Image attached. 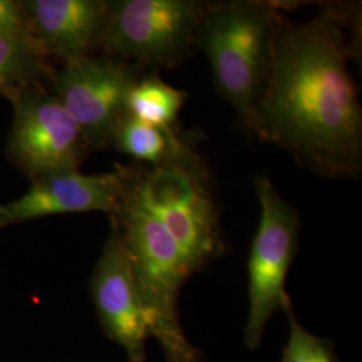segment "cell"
<instances>
[{"mask_svg":"<svg viewBox=\"0 0 362 362\" xmlns=\"http://www.w3.org/2000/svg\"><path fill=\"white\" fill-rule=\"evenodd\" d=\"M127 189L164 226L194 274L224 255L219 209L206 163L129 169Z\"/></svg>","mask_w":362,"mask_h":362,"instance_id":"cell-4","label":"cell"},{"mask_svg":"<svg viewBox=\"0 0 362 362\" xmlns=\"http://www.w3.org/2000/svg\"><path fill=\"white\" fill-rule=\"evenodd\" d=\"M112 220V230L91 272V299L105 336L125 351L128 361L145 362L148 317L124 238Z\"/></svg>","mask_w":362,"mask_h":362,"instance_id":"cell-8","label":"cell"},{"mask_svg":"<svg viewBox=\"0 0 362 362\" xmlns=\"http://www.w3.org/2000/svg\"><path fill=\"white\" fill-rule=\"evenodd\" d=\"M254 187L260 218L247 262L248 317L245 342L250 350L258 349L270 318L291 300L286 291V278L297 255L300 230L297 209L282 199L267 176H257Z\"/></svg>","mask_w":362,"mask_h":362,"instance_id":"cell-5","label":"cell"},{"mask_svg":"<svg viewBox=\"0 0 362 362\" xmlns=\"http://www.w3.org/2000/svg\"><path fill=\"white\" fill-rule=\"evenodd\" d=\"M85 146L77 125L55 95L35 93L16 100L10 152L31 176L77 170Z\"/></svg>","mask_w":362,"mask_h":362,"instance_id":"cell-9","label":"cell"},{"mask_svg":"<svg viewBox=\"0 0 362 362\" xmlns=\"http://www.w3.org/2000/svg\"><path fill=\"white\" fill-rule=\"evenodd\" d=\"M344 26L332 8L302 23L279 13L251 130L326 179H358L362 170L361 105Z\"/></svg>","mask_w":362,"mask_h":362,"instance_id":"cell-1","label":"cell"},{"mask_svg":"<svg viewBox=\"0 0 362 362\" xmlns=\"http://www.w3.org/2000/svg\"><path fill=\"white\" fill-rule=\"evenodd\" d=\"M112 218L129 254L148 317L149 336L158 342L164 362H208L181 326L180 290L194 272L180 248L164 226L127 188Z\"/></svg>","mask_w":362,"mask_h":362,"instance_id":"cell-3","label":"cell"},{"mask_svg":"<svg viewBox=\"0 0 362 362\" xmlns=\"http://www.w3.org/2000/svg\"><path fill=\"white\" fill-rule=\"evenodd\" d=\"M284 311L288 318L290 330L281 362H341L330 339L314 336L300 325L291 300Z\"/></svg>","mask_w":362,"mask_h":362,"instance_id":"cell-14","label":"cell"},{"mask_svg":"<svg viewBox=\"0 0 362 362\" xmlns=\"http://www.w3.org/2000/svg\"><path fill=\"white\" fill-rule=\"evenodd\" d=\"M134 71L107 58L79 57L66 61L55 78V97L74 121L86 145H112Z\"/></svg>","mask_w":362,"mask_h":362,"instance_id":"cell-7","label":"cell"},{"mask_svg":"<svg viewBox=\"0 0 362 362\" xmlns=\"http://www.w3.org/2000/svg\"><path fill=\"white\" fill-rule=\"evenodd\" d=\"M279 6L272 1L233 0L207 4L194 47L207 57L216 91L251 133L264 86Z\"/></svg>","mask_w":362,"mask_h":362,"instance_id":"cell-2","label":"cell"},{"mask_svg":"<svg viewBox=\"0 0 362 362\" xmlns=\"http://www.w3.org/2000/svg\"><path fill=\"white\" fill-rule=\"evenodd\" d=\"M26 13L22 4L11 0H0V35L27 37Z\"/></svg>","mask_w":362,"mask_h":362,"instance_id":"cell-16","label":"cell"},{"mask_svg":"<svg viewBox=\"0 0 362 362\" xmlns=\"http://www.w3.org/2000/svg\"><path fill=\"white\" fill-rule=\"evenodd\" d=\"M37 54L31 39L0 35V91L10 90L37 70Z\"/></svg>","mask_w":362,"mask_h":362,"instance_id":"cell-15","label":"cell"},{"mask_svg":"<svg viewBox=\"0 0 362 362\" xmlns=\"http://www.w3.org/2000/svg\"><path fill=\"white\" fill-rule=\"evenodd\" d=\"M23 8L38 52L70 61L89 55L91 49L101 42L107 1L30 0Z\"/></svg>","mask_w":362,"mask_h":362,"instance_id":"cell-11","label":"cell"},{"mask_svg":"<svg viewBox=\"0 0 362 362\" xmlns=\"http://www.w3.org/2000/svg\"><path fill=\"white\" fill-rule=\"evenodd\" d=\"M112 145L148 167L199 165L204 163L194 146L175 128L153 127L128 113L118 122Z\"/></svg>","mask_w":362,"mask_h":362,"instance_id":"cell-12","label":"cell"},{"mask_svg":"<svg viewBox=\"0 0 362 362\" xmlns=\"http://www.w3.org/2000/svg\"><path fill=\"white\" fill-rule=\"evenodd\" d=\"M187 94L165 83L155 73L137 78L127 97V113L158 128H175Z\"/></svg>","mask_w":362,"mask_h":362,"instance_id":"cell-13","label":"cell"},{"mask_svg":"<svg viewBox=\"0 0 362 362\" xmlns=\"http://www.w3.org/2000/svg\"><path fill=\"white\" fill-rule=\"evenodd\" d=\"M129 169L103 175L77 170L37 177L26 194L0 204V230L52 215L106 212L115 215L125 192Z\"/></svg>","mask_w":362,"mask_h":362,"instance_id":"cell-10","label":"cell"},{"mask_svg":"<svg viewBox=\"0 0 362 362\" xmlns=\"http://www.w3.org/2000/svg\"><path fill=\"white\" fill-rule=\"evenodd\" d=\"M208 3L197 0L107 1L100 45L118 58L155 69L185 61Z\"/></svg>","mask_w":362,"mask_h":362,"instance_id":"cell-6","label":"cell"}]
</instances>
